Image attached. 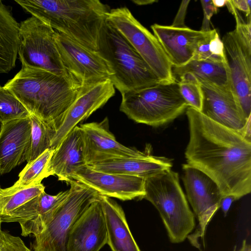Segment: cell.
<instances>
[{"instance_id":"23","label":"cell","mask_w":251,"mask_h":251,"mask_svg":"<svg viewBox=\"0 0 251 251\" xmlns=\"http://www.w3.org/2000/svg\"><path fill=\"white\" fill-rule=\"evenodd\" d=\"M99 200L105 219L107 244L112 251H141L121 206L109 197L100 195Z\"/></svg>"},{"instance_id":"31","label":"cell","mask_w":251,"mask_h":251,"mask_svg":"<svg viewBox=\"0 0 251 251\" xmlns=\"http://www.w3.org/2000/svg\"><path fill=\"white\" fill-rule=\"evenodd\" d=\"M180 93L188 107L201 112L202 102V93L199 82L194 77L182 75L178 77Z\"/></svg>"},{"instance_id":"4","label":"cell","mask_w":251,"mask_h":251,"mask_svg":"<svg viewBox=\"0 0 251 251\" xmlns=\"http://www.w3.org/2000/svg\"><path fill=\"white\" fill-rule=\"evenodd\" d=\"M113 72L110 80L121 94L155 85L159 80L125 37L106 21L97 50Z\"/></svg>"},{"instance_id":"17","label":"cell","mask_w":251,"mask_h":251,"mask_svg":"<svg viewBox=\"0 0 251 251\" xmlns=\"http://www.w3.org/2000/svg\"><path fill=\"white\" fill-rule=\"evenodd\" d=\"M69 192V189L55 195H51L44 191L7 215L0 217L1 222H18L22 236L26 237L32 234L36 236L51 221Z\"/></svg>"},{"instance_id":"8","label":"cell","mask_w":251,"mask_h":251,"mask_svg":"<svg viewBox=\"0 0 251 251\" xmlns=\"http://www.w3.org/2000/svg\"><path fill=\"white\" fill-rule=\"evenodd\" d=\"M106 21L116 28L143 58L161 84L176 81L173 65L156 37L126 7L110 10Z\"/></svg>"},{"instance_id":"9","label":"cell","mask_w":251,"mask_h":251,"mask_svg":"<svg viewBox=\"0 0 251 251\" xmlns=\"http://www.w3.org/2000/svg\"><path fill=\"white\" fill-rule=\"evenodd\" d=\"M70 192L52 220L39 235L35 236L33 251H67L69 233L73 226L100 195L92 188L72 180Z\"/></svg>"},{"instance_id":"32","label":"cell","mask_w":251,"mask_h":251,"mask_svg":"<svg viewBox=\"0 0 251 251\" xmlns=\"http://www.w3.org/2000/svg\"><path fill=\"white\" fill-rule=\"evenodd\" d=\"M0 251H33L27 248L24 241L18 236H13L2 231Z\"/></svg>"},{"instance_id":"41","label":"cell","mask_w":251,"mask_h":251,"mask_svg":"<svg viewBox=\"0 0 251 251\" xmlns=\"http://www.w3.org/2000/svg\"><path fill=\"white\" fill-rule=\"evenodd\" d=\"M1 219H0V243H1V235H2V230H1Z\"/></svg>"},{"instance_id":"13","label":"cell","mask_w":251,"mask_h":251,"mask_svg":"<svg viewBox=\"0 0 251 251\" xmlns=\"http://www.w3.org/2000/svg\"><path fill=\"white\" fill-rule=\"evenodd\" d=\"M115 93V88L110 79L80 86L75 100L56 131L50 149L54 150L71 130L103 106Z\"/></svg>"},{"instance_id":"29","label":"cell","mask_w":251,"mask_h":251,"mask_svg":"<svg viewBox=\"0 0 251 251\" xmlns=\"http://www.w3.org/2000/svg\"><path fill=\"white\" fill-rule=\"evenodd\" d=\"M45 187L41 183L9 194H3L0 192V217L7 215L38 196L45 191Z\"/></svg>"},{"instance_id":"21","label":"cell","mask_w":251,"mask_h":251,"mask_svg":"<svg viewBox=\"0 0 251 251\" xmlns=\"http://www.w3.org/2000/svg\"><path fill=\"white\" fill-rule=\"evenodd\" d=\"M83 141L81 129L76 126L54 150L43 173V178L56 176L58 179L69 183L73 172L85 165Z\"/></svg>"},{"instance_id":"14","label":"cell","mask_w":251,"mask_h":251,"mask_svg":"<svg viewBox=\"0 0 251 251\" xmlns=\"http://www.w3.org/2000/svg\"><path fill=\"white\" fill-rule=\"evenodd\" d=\"M71 179L92 188L100 195L122 201L142 200L145 195V178L98 171L87 165L73 172Z\"/></svg>"},{"instance_id":"33","label":"cell","mask_w":251,"mask_h":251,"mask_svg":"<svg viewBox=\"0 0 251 251\" xmlns=\"http://www.w3.org/2000/svg\"><path fill=\"white\" fill-rule=\"evenodd\" d=\"M200 1L203 11V19L201 30L206 32L211 30L210 20L213 15L217 13L218 8L214 6L212 0H201Z\"/></svg>"},{"instance_id":"7","label":"cell","mask_w":251,"mask_h":251,"mask_svg":"<svg viewBox=\"0 0 251 251\" xmlns=\"http://www.w3.org/2000/svg\"><path fill=\"white\" fill-rule=\"evenodd\" d=\"M55 32L48 24L32 16L19 24L18 54L22 67L45 70L78 84L62 63L55 43Z\"/></svg>"},{"instance_id":"11","label":"cell","mask_w":251,"mask_h":251,"mask_svg":"<svg viewBox=\"0 0 251 251\" xmlns=\"http://www.w3.org/2000/svg\"><path fill=\"white\" fill-rule=\"evenodd\" d=\"M182 170L187 198L199 222L195 232L187 238L193 246L200 248L198 239L203 238L223 196L217 184L202 171L188 164L182 165Z\"/></svg>"},{"instance_id":"20","label":"cell","mask_w":251,"mask_h":251,"mask_svg":"<svg viewBox=\"0 0 251 251\" xmlns=\"http://www.w3.org/2000/svg\"><path fill=\"white\" fill-rule=\"evenodd\" d=\"M151 28L175 67L183 66L193 59L198 43L207 32L187 26L175 27L156 24L152 25Z\"/></svg>"},{"instance_id":"38","label":"cell","mask_w":251,"mask_h":251,"mask_svg":"<svg viewBox=\"0 0 251 251\" xmlns=\"http://www.w3.org/2000/svg\"><path fill=\"white\" fill-rule=\"evenodd\" d=\"M212 2L214 6L218 8L226 5L227 0H212Z\"/></svg>"},{"instance_id":"43","label":"cell","mask_w":251,"mask_h":251,"mask_svg":"<svg viewBox=\"0 0 251 251\" xmlns=\"http://www.w3.org/2000/svg\"><path fill=\"white\" fill-rule=\"evenodd\" d=\"M1 124H2L0 122V128H1Z\"/></svg>"},{"instance_id":"27","label":"cell","mask_w":251,"mask_h":251,"mask_svg":"<svg viewBox=\"0 0 251 251\" xmlns=\"http://www.w3.org/2000/svg\"><path fill=\"white\" fill-rule=\"evenodd\" d=\"M31 138L26 161L29 163L50 149L56 131L36 116L31 114Z\"/></svg>"},{"instance_id":"25","label":"cell","mask_w":251,"mask_h":251,"mask_svg":"<svg viewBox=\"0 0 251 251\" xmlns=\"http://www.w3.org/2000/svg\"><path fill=\"white\" fill-rule=\"evenodd\" d=\"M173 73L176 77L188 75L198 81L224 86L230 81V74L227 63L192 59L186 64L173 67Z\"/></svg>"},{"instance_id":"3","label":"cell","mask_w":251,"mask_h":251,"mask_svg":"<svg viewBox=\"0 0 251 251\" xmlns=\"http://www.w3.org/2000/svg\"><path fill=\"white\" fill-rule=\"evenodd\" d=\"M26 12L83 46L97 50L110 11L99 0H15Z\"/></svg>"},{"instance_id":"44","label":"cell","mask_w":251,"mask_h":251,"mask_svg":"<svg viewBox=\"0 0 251 251\" xmlns=\"http://www.w3.org/2000/svg\"></svg>"},{"instance_id":"22","label":"cell","mask_w":251,"mask_h":251,"mask_svg":"<svg viewBox=\"0 0 251 251\" xmlns=\"http://www.w3.org/2000/svg\"><path fill=\"white\" fill-rule=\"evenodd\" d=\"M88 166L98 171L147 178L171 169L173 163L169 158L154 156L149 152L141 156L106 160Z\"/></svg>"},{"instance_id":"35","label":"cell","mask_w":251,"mask_h":251,"mask_svg":"<svg viewBox=\"0 0 251 251\" xmlns=\"http://www.w3.org/2000/svg\"><path fill=\"white\" fill-rule=\"evenodd\" d=\"M235 8L238 11L244 12L247 17L251 14V0H230Z\"/></svg>"},{"instance_id":"34","label":"cell","mask_w":251,"mask_h":251,"mask_svg":"<svg viewBox=\"0 0 251 251\" xmlns=\"http://www.w3.org/2000/svg\"><path fill=\"white\" fill-rule=\"evenodd\" d=\"M190 1V0L181 1L171 25L172 26L175 27H184L186 26L185 25V19Z\"/></svg>"},{"instance_id":"40","label":"cell","mask_w":251,"mask_h":251,"mask_svg":"<svg viewBox=\"0 0 251 251\" xmlns=\"http://www.w3.org/2000/svg\"><path fill=\"white\" fill-rule=\"evenodd\" d=\"M241 247L242 248V251H251V245L247 243L246 240L243 241Z\"/></svg>"},{"instance_id":"39","label":"cell","mask_w":251,"mask_h":251,"mask_svg":"<svg viewBox=\"0 0 251 251\" xmlns=\"http://www.w3.org/2000/svg\"><path fill=\"white\" fill-rule=\"evenodd\" d=\"M134 3L138 5H147L152 4L154 2H157V0H134L133 1Z\"/></svg>"},{"instance_id":"5","label":"cell","mask_w":251,"mask_h":251,"mask_svg":"<svg viewBox=\"0 0 251 251\" xmlns=\"http://www.w3.org/2000/svg\"><path fill=\"white\" fill-rule=\"evenodd\" d=\"M144 199L158 210L173 243L184 241L195 227V215L180 185L177 173L171 169L145 178Z\"/></svg>"},{"instance_id":"10","label":"cell","mask_w":251,"mask_h":251,"mask_svg":"<svg viewBox=\"0 0 251 251\" xmlns=\"http://www.w3.org/2000/svg\"><path fill=\"white\" fill-rule=\"evenodd\" d=\"M235 28L222 40L230 74V81L247 119L251 117V30L236 20Z\"/></svg>"},{"instance_id":"24","label":"cell","mask_w":251,"mask_h":251,"mask_svg":"<svg viewBox=\"0 0 251 251\" xmlns=\"http://www.w3.org/2000/svg\"><path fill=\"white\" fill-rule=\"evenodd\" d=\"M19 24L8 6L0 0V73L16 66L19 46Z\"/></svg>"},{"instance_id":"30","label":"cell","mask_w":251,"mask_h":251,"mask_svg":"<svg viewBox=\"0 0 251 251\" xmlns=\"http://www.w3.org/2000/svg\"><path fill=\"white\" fill-rule=\"evenodd\" d=\"M31 114L8 89L0 85V122L26 118Z\"/></svg>"},{"instance_id":"36","label":"cell","mask_w":251,"mask_h":251,"mask_svg":"<svg viewBox=\"0 0 251 251\" xmlns=\"http://www.w3.org/2000/svg\"><path fill=\"white\" fill-rule=\"evenodd\" d=\"M237 200L236 197L233 195H227L224 197L221 201L220 207L226 216L230 208V207L234 201Z\"/></svg>"},{"instance_id":"26","label":"cell","mask_w":251,"mask_h":251,"mask_svg":"<svg viewBox=\"0 0 251 251\" xmlns=\"http://www.w3.org/2000/svg\"><path fill=\"white\" fill-rule=\"evenodd\" d=\"M53 151L54 150L48 149L34 160L27 163L19 174L18 180L10 187L0 188V192L9 194L41 183L44 179L43 173Z\"/></svg>"},{"instance_id":"1","label":"cell","mask_w":251,"mask_h":251,"mask_svg":"<svg viewBox=\"0 0 251 251\" xmlns=\"http://www.w3.org/2000/svg\"><path fill=\"white\" fill-rule=\"evenodd\" d=\"M186 109L189 130L185 151L187 164L210 177L223 197L233 195L238 200L250 193L251 142L200 111L191 107Z\"/></svg>"},{"instance_id":"6","label":"cell","mask_w":251,"mask_h":251,"mask_svg":"<svg viewBox=\"0 0 251 251\" xmlns=\"http://www.w3.org/2000/svg\"><path fill=\"white\" fill-rule=\"evenodd\" d=\"M120 110L134 122L153 127L168 124L188 107L178 81L128 91L121 94Z\"/></svg>"},{"instance_id":"15","label":"cell","mask_w":251,"mask_h":251,"mask_svg":"<svg viewBox=\"0 0 251 251\" xmlns=\"http://www.w3.org/2000/svg\"><path fill=\"white\" fill-rule=\"evenodd\" d=\"M199 82L202 93L201 112L213 121L240 133L248 119L244 114L230 81L224 86Z\"/></svg>"},{"instance_id":"42","label":"cell","mask_w":251,"mask_h":251,"mask_svg":"<svg viewBox=\"0 0 251 251\" xmlns=\"http://www.w3.org/2000/svg\"><path fill=\"white\" fill-rule=\"evenodd\" d=\"M233 251H242V248L241 247V248L239 250H237L236 247L235 246L234 247Z\"/></svg>"},{"instance_id":"19","label":"cell","mask_w":251,"mask_h":251,"mask_svg":"<svg viewBox=\"0 0 251 251\" xmlns=\"http://www.w3.org/2000/svg\"><path fill=\"white\" fill-rule=\"evenodd\" d=\"M31 121L26 118L1 124L0 129V175L26 161L31 138Z\"/></svg>"},{"instance_id":"2","label":"cell","mask_w":251,"mask_h":251,"mask_svg":"<svg viewBox=\"0 0 251 251\" xmlns=\"http://www.w3.org/2000/svg\"><path fill=\"white\" fill-rule=\"evenodd\" d=\"M80 86L72 80L45 70L22 67L3 87L31 114L56 131Z\"/></svg>"},{"instance_id":"37","label":"cell","mask_w":251,"mask_h":251,"mask_svg":"<svg viewBox=\"0 0 251 251\" xmlns=\"http://www.w3.org/2000/svg\"><path fill=\"white\" fill-rule=\"evenodd\" d=\"M251 117L248 118L245 126L240 133L245 139L250 142H251Z\"/></svg>"},{"instance_id":"28","label":"cell","mask_w":251,"mask_h":251,"mask_svg":"<svg viewBox=\"0 0 251 251\" xmlns=\"http://www.w3.org/2000/svg\"><path fill=\"white\" fill-rule=\"evenodd\" d=\"M193 59L227 63L224 45L216 29L207 31L199 42Z\"/></svg>"},{"instance_id":"12","label":"cell","mask_w":251,"mask_h":251,"mask_svg":"<svg viewBox=\"0 0 251 251\" xmlns=\"http://www.w3.org/2000/svg\"><path fill=\"white\" fill-rule=\"evenodd\" d=\"M55 41L65 69L79 85L110 79L113 72L98 51L87 48L56 31Z\"/></svg>"},{"instance_id":"18","label":"cell","mask_w":251,"mask_h":251,"mask_svg":"<svg viewBox=\"0 0 251 251\" xmlns=\"http://www.w3.org/2000/svg\"><path fill=\"white\" fill-rule=\"evenodd\" d=\"M107 242L105 219L99 198L73 226L68 237L67 251H100Z\"/></svg>"},{"instance_id":"16","label":"cell","mask_w":251,"mask_h":251,"mask_svg":"<svg viewBox=\"0 0 251 251\" xmlns=\"http://www.w3.org/2000/svg\"><path fill=\"white\" fill-rule=\"evenodd\" d=\"M79 126L82 134L87 165L118 158L141 156L147 153L118 142L109 130L107 117L100 122L81 124Z\"/></svg>"}]
</instances>
